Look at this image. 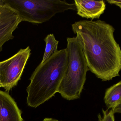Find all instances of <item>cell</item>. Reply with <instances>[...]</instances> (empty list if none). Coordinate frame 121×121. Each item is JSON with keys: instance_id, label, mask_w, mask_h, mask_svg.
<instances>
[{"instance_id": "1", "label": "cell", "mask_w": 121, "mask_h": 121, "mask_svg": "<svg viewBox=\"0 0 121 121\" xmlns=\"http://www.w3.org/2000/svg\"><path fill=\"white\" fill-rule=\"evenodd\" d=\"M72 27L81 45L89 71L102 81L119 76L121 49L114 38V27L101 20L79 21Z\"/></svg>"}, {"instance_id": "2", "label": "cell", "mask_w": 121, "mask_h": 121, "mask_svg": "<svg viewBox=\"0 0 121 121\" xmlns=\"http://www.w3.org/2000/svg\"><path fill=\"white\" fill-rule=\"evenodd\" d=\"M68 64L67 49L58 50L36 67L26 91L28 105L36 108L58 93Z\"/></svg>"}, {"instance_id": "3", "label": "cell", "mask_w": 121, "mask_h": 121, "mask_svg": "<svg viewBox=\"0 0 121 121\" xmlns=\"http://www.w3.org/2000/svg\"><path fill=\"white\" fill-rule=\"evenodd\" d=\"M68 64L58 93L68 101L79 99L89 71L82 47L76 37L67 38Z\"/></svg>"}, {"instance_id": "4", "label": "cell", "mask_w": 121, "mask_h": 121, "mask_svg": "<svg viewBox=\"0 0 121 121\" xmlns=\"http://www.w3.org/2000/svg\"><path fill=\"white\" fill-rule=\"evenodd\" d=\"M4 5L13 10L22 21L42 23L57 13L76 10L74 3L60 0H3Z\"/></svg>"}, {"instance_id": "5", "label": "cell", "mask_w": 121, "mask_h": 121, "mask_svg": "<svg viewBox=\"0 0 121 121\" xmlns=\"http://www.w3.org/2000/svg\"><path fill=\"white\" fill-rule=\"evenodd\" d=\"M31 54L28 46L21 49L13 56L0 62V77L3 87L9 92L21 79L27 62Z\"/></svg>"}, {"instance_id": "6", "label": "cell", "mask_w": 121, "mask_h": 121, "mask_svg": "<svg viewBox=\"0 0 121 121\" xmlns=\"http://www.w3.org/2000/svg\"><path fill=\"white\" fill-rule=\"evenodd\" d=\"M21 22L13 10L5 5L0 7V52L4 43L14 38L13 33Z\"/></svg>"}, {"instance_id": "7", "label": "cell", "mask_w": 121, "mask_h": 121, "mask_svg": "<svg viewBox=\"0 0 121 121\" xmlns=\"http://www.w3.org/2000/svg\"><path fill=\"white\" fill-rule=\"evenodd\" d=\"M22 113L8 92L0 90V121H23Z\"/></svg>"}, {"instance_id": "8", "label": "cell", "mask_w": 121, "mask_h": 121, "mask_svg": "<svg viewBox=\"0 0 121 121\" xmlns=\"http://www.w3.org/2000/svg\"><path fill=\"white\" fill-rule=\"evenodd\" d=\"M77 14L82 18H99L105 11L106 4L104 0H74Z\"/></svg>"}, {"instance_id": "9", "label": "cell", "mask_w": 121, "mask_h": 121, "mask_svg": "<svg viewBox=\"0 0 121 121\" xmlns=\"http://www.w3.org/2000/svg\"><path fill=\"white\" fill-rule=\"evenodd\" d=\"M104 101L108 109H113L121 104V81L107 89Z\"/></svg>"}, {"instance_id": "10", "label": "cell", "mask_w": 121, "mask_h": 121, "mask_svg": "<svg viewBox=\"0 0 121 121\" xmlns=\"http://www.w3.org/2000/svg\"><path fill=\"white\" fill-rule=\"evenodd\" d=\"M44 40L46 43V46L43 58L41 62L42 63L48 59L58 51L59 42L55 39L54 34L48 35Z\"/></svg>"}, {"instance_id": "11", "label": "cell", "mask_w": 121, "mask_h": 121, "mask_svg": "<svg viewBox=\"0 0 121 121\" xmlns=\"http://www.w3.org/2000/svg\"><path fill=\"white\" fill-rule=\"evenodd\" d=\"M102 112V115L100 114H98V121H115L113 109L104 110L103 109Z\"/></svg>"}, {"instance_id": "12", "label": "cell", "mask_w": 121, "mask_h": 121, "mask_svg": "<svg viewBox=\"0 0 121 121\" xmlns=\"http://www.w3.org/2000/svg\"><path fill=\"white\" fill-rule=\"evenodd\" d=\"M113 110L114 114L116 113H121V104L117 106Z\"/></svg>"}, {"instance_id": "13", "label": "cell", "mask_w": 121, "mask_h": 121, "mask_svg": "<svg viewBox=\"0 0 121 121\" xmlns=\"http://www.w3.org/2000/svg\"><path fill=\"white\" fill-rule=\"evenodd\" d=\"M107 2L111 4H115L116 3H121V0H107Z\"/></svg>"}, {"instance_id": "14", "label": "cell", "mask_w": 121, "mask_h": 121, "mask_svg": "<svg viewBox=\"0 0 121 121\" xmlns=\"http://www.w3.org/2000/svg\"><path fill=\"white\" fill-rule=\"evenodd\" d=\"M43 121H60L59 120H57L55 119L52 118H45L43 119Z\"/></svg>"}, {"instance_id": "15", "label": "cell", "mask_w": 121, "mask_h": 121, "mask_svg": "<svg viewBox=\"0 0 121 121\" xmlns=\"http://www.w3.org/2000/svg\"><path fill=\"white\" fill-rule=\"evenodd\" d=\"M4 5V4L3 0H0V7Z\"/></svg>"}, {"instance_id": "16", "label": "cell", "mask_w": 121, "mask_h": 121, "mask_svg": "<svg viewBox=\"0 0 121 121\" xmlns=\"http://www.w3.org/2000/svg\"><path fill=\"white\" fill-rule=\"evenodd\" d=\"M114 5H116L117 6H118L121 9V3H116Z\"/></svg>"}, {"instance_id": "17", "label": "cell", "mask_w": 121, "mask_h": 121, "mask_svg": "<svg viewBox=\"0 0 121 121\" xmlns=\"http://www.w3.org/2000/svg\"><path fill=\"white\" fill-rule=\"evenodd\" d=\"M3 87V85L1 84V81L0 77V87Z\"/></svg>"}, {"instance_id": "18", "label": "cell", "mask_w": 121, "mask_h": 121, "mask_svg": "<svg viewBox=\"0 0 121 121\" xmlns=\"http://www.w3.org/2000/svg\"></svg>"}]
</instances>
